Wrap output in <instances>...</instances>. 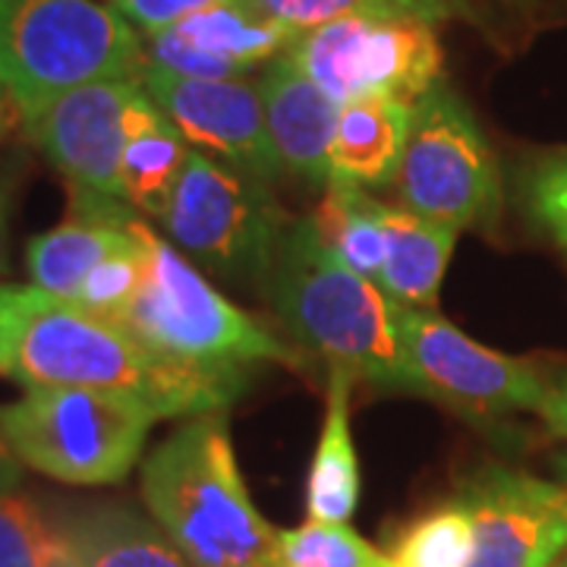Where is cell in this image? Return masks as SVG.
<instances>
[{
	"label": "cell",
	"mask_w": 567,
	"mask_h": 567,
	"mask_svg": "<svg viewBox=\"0 0 567 567\" xmlns=\"http://www.w3.org/2000/svg\"><path fill=\"white\" fill-rule=\"evenodd\" d=\"M0 375L25 391L85 388L130 394L162 420L224 413L246 385V375L162 360L126 328L35 284H0Z\"/></svg>",
	"instance_id": "obj_1"
},
{
	"label": "cell",
	"mask_w": 567,
	"mask_h": 567,
	"mask_svg": "<svg viewBox=\"0 0 567 567\" xmlns=\"http://www.w3.org/2000/svg\"><path fill=\"white\" fill-rule=\"evenodd\" d=\"M262 297L284 338L309 360L347 369L353 382L379 391L410 394L398 344L401 306L324 244L312 215H284Z\"/></svg>",
	"instance_id": "obj_2"
},
{
	"label": "cell",
	"mask_w": 567,
	"mask_h": 567,
	"mask_svg": "<svg viewBox=\"0 0 567 567\" xmlns=\"http://www.w3.org/2000/svg\"><path fill=\"white\" fill-rule=\"evenodd\" d=\"M140 492L189 567H281L278 529L246 488L224 413L189 416L148 451Z\"/></svg>",
	"instance_id": "obj_3"
},
{
	"label": "cell",
	"mask_w": 567,
	"mask_h": 567,
	"mask_svg": "<svg viewBox=\"0 0 567 567\" xmlns=\"http://www.w3.org/2000/svg\"><path fill=\"white\" fill-rule=\"evenodd\" d=\"M133 230L145 246V278L121 328L140 344L171 363L224 375H246V365L259 363L309 369L303 350L224 297L142 218H133Z\"/></svg>",
	"instance_id": "obj_4"
},
{
	"label": "cell",
	"mask_w": 567,
	"mask_h": 567,
	"mask_svg": "<svg viewBox=\"0 0 567 567\" xmlns=\"http://www.w3.org/2000/svg\"><path fill=\"white\" fill-rule=\"evenodd\" d=\"M142 70L140 29L107 0H0V85L20 117L76 85Z\"/></svg>",
	"instance_id": "obj_5"
},
{
	"label": "cell",
	"mask_w": 567,
	"mask_h": 567,
	"mask_svg": "<svg viewBox=\"0 0 567 567\" xmlns=\"http://www.w3.org/2000/svg\"><path fill=\"white\" fill-rule=\"evenodd\" d=\"M158 420L130 394L85 388H32L0 406V429L22 466L66 486L123 483Z\"/></svg>",
	"instance_id": "obj_6"
},
{
	"label": "cell",
	"mask_w": 567,
	"mask_h": 567,
	"mask_svg": "<svg viewBox=\"0 0 567 567\" xmlns=\"http://www.w3.org/2000/svg\"><path fill=\"white\" fill-rule=\"evenodd\" d=\"M391 186L404 208L454 230H492L502 218L498 158L445 80L413 102L404 158Z\"/></svg>",
	"instance_id": "obj_7"
},
{
	"label": "cell",
	"mask_w": 567,
	"mask_h": 567,
	"mask_svg": "<svg viewBox=\"0 0 567 567\" xmlns=\"http://www.w3.org/2000/svg\"><path fill=\"white\" fill-rule=\"evenodd\" d=\"M158 221L199 271L262 293L284 221L262 181L193 148Z\"/></svg>",
	"instance_id": "obj_8"
},
{
	"label": "cell",
	"mask_w": 567,
	"mask_h": 567,
	"mask_svg": "<svg viewBox=\"0 0 567 567\" xmlns=\"http://www.w3.org/2000/svg\"><path fill=\"white\" fill-rule=\"evenodd\" d=\"M398 344L410 394L473 420L539 413L555 382L539 360L507 357L480 344L435 309L401 306Z\"/></svg>",
	"instance_id": "obj_9"
},
{
	"label": "cell",
	"mask_w": 567,
	"mask_h": 567,
	"mask_svg": "<svg viewBox=\"0 0 567 567\" xmlns=\"http://www.w3.org/2000/svg\"><path fill=\"white\" fill-rule=\"evenodd\" d=\"M287 58L338 104L357 99L416 102L442 82L445 51L435 22L347 17L306 29Z\"/></svg>",
	"instance_id": "obj_10"
},
{
	"label": "cell",
	"mask_w": 567,
	"mask_h": 567,
	"mask_svg": "<svg viewBox=\"0 0 567 567\" xmlns=\"http://www.w3.org/2000/svg\"><path fill=\"white\" fill-rule=\"evenodd\" d=\"M457 498L473 520L470 567H551L567 555V486L511 466H486Z\"/></svg>",
	"instance_id": "obj_11"
},
{
	"label": "cell",
	"mask_w": 567,
	"mask_h": 567,
	"mask_svg": "<svg viewBox=\"0 0 567 567\" xmlns=\"http://www.w3.org/2000/svg\"><path fill=\"white\" fill-rule=\"evenodd\" d=\"M140 82L189 145L215 152L224 164L262 183L281 174L259 85L246 80H186L152 63H145Z\"/></svg>",
	"instance_id": "obj_12"
},
{
	"label": "cell",
	"mask_w": 567,
	"mask_h": 567,
	"mask_svg": "<svg viewBox=\"0 0 567 567\" xmlns=\"http://www.w3.org/2000/svg\"><path fill=\"white\" fill-rule=\"evenodd\" d=\"M140 80H104L76 85L35 114L22 117V130L66 183H80L104 196L123 199L121 158L126 145V111Z\"/></svg>",
	"instance_id": "obj_13"
},
{
	"label": "cell",
	"mask_w": 567,
	"mask_h": 567,
	"mask_svg": "<svg viewBox=\"0 0 567 567\" xmlns=\"http://www.w3.org/2000/svg\"><path fill=\"white\" fill-rule=\"evenodd\" d=\"M66 218L54 230L29 240L25 268L35 287L73 303L95 265L123 246L136 244L130 227L136 215L130 212L126 199L85 189L80 183H66Z\"/></svg>",
	"instance_id": "obj_14"
},
{
	"label": "cell",
	"mask_w": 567,
	"mask_h": 567,
	"mask_svg": "<svg viewBox=\"0 0 567 567\" xmlns=\"http://www.w3.org/2000/svg\"><path fill=\"white\" fill-rule=\"evenodd\" d=\"M265 121L284 174L312 189H328L331 142L341 117V104L306 76L287 54L265 63Z\"/></svg>",
	"instance_id": "obj_15"
},
{
	"label": "cell",
	"mask_w": 567,
	"mask_h": 567,
	"mask_svg": "<svg viewBox=\"0 0 567 567\" xmlns=\"http://www.w3.org/2000/svg\"><path fill=\"white\" fill-rule=\"evenodd\" d=\"M413 104L401 99H357L341 104V117L331 142L328 186L382 189L398 177Z\"/></svg>",
	"instance_id": "obj_16"
},
{
	"label": "cell",
	"mask_w": 567,
	"mask_h": 567,
	"mask_svg": "<svg viewBox=\"0 0 567 567\" xmlns=\"http://www.w3.org/2000/svg\"><path fill=\"white\" fill-rule=\"evenodd\" d=\"M66 567H189L148 511L82 505L61 511Z\"/></svg>",
	"instance_id": "obj_17"
},
{
	"label": "cell",
	"mask_w": 567,
	"mask_h": 567,
	"mask_svg": "<svg viewBox=\"0 0 567 567\" xmlns=\"http://www.w3.org/2000/svg\"><path fill=\"white\" fill-rule=\"evenodd\" d=\"M189 155L193 148L186 136L148 99L140 82V92L126 111V145L121 158L123 199L148 218H162Z\"/></svg>",
	"instance_id": "obj_18"
},
{
	"label": "cell",
	"mask_w": 567,
	"mask_h": 567,
	"mask_svg": "<svg viewBox=\"0 0 567 567\" xmlns=\"http://www.w3.org/2000/svg\"><path fill=\"white\" fill-rule=\"evenodd\" d=\"M382 227L385 268L379 287L404 309H435L461 230L388 203H382Z\"/></svg>",
	"instance_id": "obj_19"
},
{
	"label": "cell",
	"mask_w": 567,
	"mask_h": 567,
	"mask_svg": "<svg viewBox=\"0 0 567 567\" xmlns=\"http://www.w3.org/2000/svg\"><path fill=\"white\" fill-rule=\"evenodd\" d=\"M353 375L347 369H328V398H324L322 435L316 442V454L309 464L306 483V511L309 520L347 524L363 495L360 457L350 432V391Z\"/></svg>",
	"instance_id": "obj_20"
},
{
	"label": "cell",
	"mask_w": 567,
	"mask_h": 567,
	"mask_svg": "<svg viewBox=\"0 0 567 567\" xmlns=\"http://www.w3.org/2000/svg\"><path fill=\"white\" fill-rule=\"evenodd\" d=\"M183 39L218 54L224 61L252 70L256 63H268L290 51L297 41V29L265 13L256 0L215 3L174 25Z\"/></svg>",
	"instance_id": "obj_21"
},
{
	"label": "cell",
	"mask_w": 567,
	"mask_h": 567,
	"mask_svg": "<svg viewBox=\"0 0 567 567\" xmlns=\"http://www.w3.org/2000/svg\"><path fill=\"white\" fill-rule=\"evenodd\" d=\"M316 224L324 244L331 246L365 281H382L385 268V227L382 203L357 186H328L322 205L316 208Z\"/></svg>",
	"instance_id": "obj_22"
},
{
	"label": "cell",
	"mask_w": 567,
	"mask_h": 567,
	"mask_svg": "<svg viewBox=\"0 0 567 567\" xmlns=\"http://www.w3.org/2000/svg\"><path fill=\"white\" fill-rule=\"evenodd\" d=\"M473 546L476 539L470 511L454 495L451 502L429 507L410 520L388 555L394 567H470Z\"/></svg>",
	"instance_id": "obj_23"
},
{
	"label": "cell",
	"mask_w": 567,
	"mask_h": 567,
	"mask_svg": "<svg viewBox=\"0 0 567 567\" xmlns=\"http://www.w3.org/2000/svg\"><path fill=\"white\" fill-rule=\"evenodd\" d=\"M0 567H66L61 511L29 495L0 498Z\"/></svg>",
	"instance_id": "obj_24"
},
{
	"label": "cell",
	"mask_w": 567,
	"mask_h": 567,
	"mask_svg": "<svg viewBox=\"0 0 567 567\" xmlns=\"http://www.w3.org/2000/svg\"><path fill=\"white\" fill-rule=\"evenodd\" d=\"M281 567H394L391 555L363 539L350 524L306 520L278 529Z\"/></svg>",
	"instance_id": "obj_25"
},
{
	"label": "cell",
	"mask_w": 567,
	"mask_h": 567,
	"mask_svg": "<svg viewBox=\"0 0 567 567\" xmlns=\"http://www.w3.org/2000/svg\"><path fill=\"white\" fill-rule=\"evenodd\" d=\"M265 13L293 25L297 32L347 17H410V20L445 22L457 10L451 0H256Z\"/></svg>",
	"instance_id": "obj_26"
},
{
	"label": "cell",
	"mask_w": 567,
	"mask_h": 567,
	"mask_svg": "<svg viewBox=\"0 0 567 567\" xmlns=\"http://www.w3.org/2000/svg\"><path fill=\"white\" fill-rule=\"evenodd\" d=\"M142 278H145V246L136 237V244L111 252L107 259H102V262L85 275V281H82L80 293H76L73 303L85 309V312L104 319V322L121 324L126 309L133 306L136 293H140Z\"/></svg>",
	"instance_id": "obj_27"
},
{
	"label": "cell",
	"mask_w": 567,
	"mask_h": 567,
	"mask_svg": "<svg viewBox=\"0 0 567 567\" xmlns=\"http://www.w3.org/2000/svg\"><path fill=\"white\" fill-rule=\"evenodd\" d=\"M520 199L529 221L567 252V152L529 164L520 174Z\"/></svg>",
	"instance_id": "obj_28"
},
{
	"label": "cell",
	"mask_w": 567,
	"mask_h": 567,
	"mask_svg": "<svg viewBox=\"0 0 567 567\" xmlns=\"http://www.w3.org/2000/svg\"><path fill=\"white\" fill-rule=\"evenodd\" d=\"M142 51H145V63L186 80H244V73H249L244 66L224 61L218 54L183 39L174 25L142 35Z\"/></svg>",
	"instance_id": "obj_29"
},
{
	"label": "cell",
	"mask_w": 567,
	"mask_h": 567,
	"mask_svg": "<svg viewBox=\"0 0 567 567\" xmlns=\"http://www.w3.org/2000/svg\"><path fill=\"white\" fill-rule=\"evenodd\" d=\"M107 3L121 13L123 20L133 22L142 35H148V32L171 29L215 3H234V0H107Z\"/></svg>",
	"instance_id": "obj_30"
},
{
	"label": "cell",
	"mask_w": 567,
	"mask_h": 567,
	"mask_svg": "<svg viewBox=\"0 0 567 567\" xmlns=\"http://www.w3.org/2000/svg\"><path fill=\"white\" fill-rule=\"evenodd\" d=\"M451 3H454L457 13L464 10L466 17H480V7H495L507 17H517V20H536L546 10L561 7L565 0H451Z\"/></svg>",
	"instance_id": "obj_31"
},
{
	"label": "cell",
	"mask_w": 567,
	"mask_h": 567,
	"mask_svg": "<svg viewBox=\"0 0 567 567\" xmlns=\"http://www.w3.org/2000/svg\"><path fill=\"white\" fill-rule=\"evenodd\" d=\"M543 423L548 425L551 435L565 439L567 442V372H558L555 382H551V391H548L546 406L539 410Z\"/></svg>",
	"instance_id": "obj_32"
},
{
	"label": "cell",
	"mask_w": 567,
	"mask_h": 567,
	"mask_svg": "<svg viewBox=\"0 0 567 567\" xmlns=\"http://www.w3.org/2000/svg\"><path fill=\"white\" fill-rule=\"evenodd\" d=\"M17 189H20V174L0 167V271L7 265V237H10V215L17 203Z\"/></svg>",
	"instance_id": "obj_33"
},
{
	"label": "cell",
	"mask_w": 567,
	"mask_h": 567,
	"mask_svg": "<svg viewBox=\"0 0 567 567\" xmlns=\"http://www.w3.org/2000/svg\"><path fill=\"white\" fill-rule=\"evenodd\" d=\"M22 483V461L17 457V451L10 447L3 429H0V498L3 495H17Z\"/></svg>",
	"instance_id": "obj_34"
},
{
	"label": "cell",
	"mask_w": 567,
	"mask_h": 567,
	"mask_svg": "<svg viewBox=\"0 0 567 567\" xmlns=\"http://www.w3.org/2000/svg\"><path fill=\"white\" fill-rule=\"evenodd\" d=\"M17 123H22L20 107L13 104V99L7 95V89L0 85V142L10 136V130H13Z\"/></svg>",
	"instance_id": "obj_35"
},
{
	"label": "cell",
	"mask_w": 567,
	"mask_h": 567,
	"mask_svg": "<svg viewBox=\"0 0 567 567\" xmlns=\"http://www.w3.org/2000/svg\"><path fill=\"white\" fill-rule=\"evenodd\" d=\"M555 473H558V480L567 486V451H561V454L555 457Z\"/></svg>",
	"instance_id": "obj_36"
},
{
	"label": "cell",
	"mask_w": 567,
	"mask_h": 567,
	"mask_svg": "<svg viewBox=\"0 0 567 567\" xmlns=\"http://www.w3.org/2000/svg\"><path fill=\"white\" fill-rule=\"evenodd\" d=\"M551 567H567V555H565V558H558V561H555Z\"/></svg>",
	"instance_id": "obj_37"
}]
</instances>
